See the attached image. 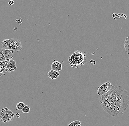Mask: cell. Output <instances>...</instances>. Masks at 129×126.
<instances>
[{"label":"cell","mask_w":129,"mask_h":126,"mask_svg":"<svg viewBox=\"0 0 129 126\" xmlns=\"http://www.w3.org/2000/svg\"><path fill=\"white\" fill-rule=\"evenodd\" d=\"M21 111L24 113H28L30 111L29 106L28 105L25 106Z\"/></svg>","instance_id":"cell-13"},{"label":"cell","mask_w":129,"mask_h":126,"mask_svg":"<svg viewBox=\"0 0 129 126\" xmlns=\"http://www.w3.org/2000/svg\"><path fill=\"white\" fill-rule=\"evenodd\" d=\"M14 2L13 0H10L8 2L9 5L13 6L14 4Z\"/></svg>","instance_id":"cell-17"},{"label":"cell","mask_w":129,"mask_h":126,"mask_svg":"<svg viewBox=\"0 0 129 126\" xmlns=\"http://www.w3.org/2000/svg\"><path fill=\"white\" fill-rule=\"evenodd\" d=\"M4 61V55L2 51V49H0V62Z\"/></svg>","instance_id":"cell-16"},{"label":"cell","mask_w":129,"mask_h":126,"mask_svg":"<svg viewBox=\"0 0 129 126\" xmlns=\"http://www.w3.org/2000/svg\"><path fill=\"white\" fill-rule=\"evenodd\" d=\"M4 71V68L2 66H0V75H2V73H3V71ZM1 76V75H0Z\"/></svg>","instance_id":"cell-18"},{"label":"cell","mask_w":129,"mask_h":126,"mask_svg":"<svg viewBox=\"0 0 129 126\" xmlns=\"http://www.w3.org/2000/svg\"><path fill=\"white\" fill-rule=\"evenodd\" d=\"M60 74L58 71L51 69L48 73V76L49 78L52 79H56L59 76Z\"/></svg>","instance_id":"cell-10"},{"label":"cell","mask_w":129,"mask_h":126,"mask_svg":"<svg viewBox=\"0 0 129 126\" xmlns=\"http://www.w3.org/2000/svg\"><path fill=\"white\" fill-rule=\"evenodd\" d=\"M2 51L4 55V60L6 61L8 59H11L13 57V53L14 51L12 50H6L2 49Z\"/></svg>","instance_id":"cell-8"},{"label":"cell","mask_w":129,"mask_h":126,"mask_svg":"<svg viewBox=\"0 0 129 126\" xmlns=\"http://www.w3.org/2000/svg\"><path fill=\"white\" fill-rule=\"evenodd\" d=\"M129 105V93L124 90L120 96L115 101L103 109L110 116H120L122 115Z\"/></svg>","instance_id":"cell-1"},{"label":"cell","mask_w":129,"mask_h":126,"mask_svg":"<svg viewBox=\"0 0 129 126\" xmlns=\"http://www.w3.org/2000/svg\"><path fill=\"white\" fill-rule=\"evenodd\" d=\"M124 45L126 52L129 55V43H124Z\"/></svg>","instance_id":"cell-15"},{"label":"cell","mask_w":129,"mask_h":126,"mask_svg":"<svg viewBox=\"0 0 129 126\" xmlns=\"http://www.w3.org/2000/svg\"><path fill=\"white\" fill-rule=\"evenodd\" d=\"M14 115H15L17 118H19L20 117V114L19 113H16L14 114Z\"/></svg>","instance_id":"cell-20"},{"label":"cell","mask_w":129,"mask_h":126,"mask_svg":"<svg viewBox=\"0 0 129 126\" xmlns=\"http://www.w3.org/2000/svg\"><path fill=\"white\" fill-rule=\"evenodd\" d=\"M1 43L5 49L12 50L14 51H18L22 49L21 41L18 39L5 40Z\"/></svg>","instance_id":"cell-4"},{"label":"cell","mask_w":129,"mask_h":126,"mask_svg":"<svg viewBox=\"0 0 129 126\" xmlns=\"http://www.w3.org/2000/svg\"><path fill=\"white\" fill-rule=\"evenodd\" d=\"M112 84L109 82L103 83L100 86L98 87V89L97 90V94L99 96H101L110 90L112 86Z\"/></svg>","instance_id":"cell-6"},{"label":"cell","mask_w":129,"mask_h":126,"mask_svg":"<svg viewBox=\"0 0 129 126\" xmlns=\"http://www.w3.org/2000/svg\"><path fill=\"white\" fill-rule=\"evenodd\" d=\"M124 43H129V36H128L125 40Z\"/></svg>","instance_id":"cell-19"},{"label":"cell","mask_w":129,"mask_h":126,"mask_svg":"<svg viewBox=\"0 0 129 126\" xmlns=\"http://www.w3.org/2000/svg\"><path fill=\"white\" fill-rule=\"evenodd\" d=\"M85 53L79 51L74 52L69 58L71 66L75 68H78V66L82 65L85 61Z\"/></svg>","instance_id":"cell-3"},{"label":"cell","mask_w":129,"mask_h":126,"mask_svg":"<svg viewBox=\"0 0 129 126\" xmlns=\"http://www.w3.org/2000/svg\"><path fill=\"white\" fill-rule=\"evenodd\" d=\"M25 103L23 102H20L18 103L16 105V109L19 110H22L24 106H25Z\"/></svg>","instance_id":"cell-11"},{"label":"cell","mask_w":129,"mask_h":126,"mask_svg":"<svg viewBox=\"0 0 129 126\" xmlns=\"http://www.w3.org/2000/svg\"><path fill=\"white\" fill-rule=\"evenodd\" d=\"M17 69L16 62L14 60L10 59L8 62L7 67L6 68L5 71L8 73H12Z\"/></svg>","instance_id":"cell-7"},{"label":"cell","mask_w":129,"mask_h":126,"mask_svg":"<svg viewBox=\"0 0 129 126\" xmlns=\"http://www.w3.org/2000/svg\"><path fill=\"white\" fill-rule=\"evenodd\" d=\"M9 59L6 60V61H2L0 62V66H2L4 69V70L5 71L6 68L7 67L8 62L9 61Z\"/></svg>","instance_id":"cell-12"},{"label":"cell","mask_w":129,"mask_h":126,"mask_svg":"<svg viewBox=\"0 0 129 126\" xmlns=\"http://www.w3.org/2000/svg\"><path fill=\"white\" fill-rule=\"evenodd\" d=\"M75 126H81L80 125H76Z\"/></svg>","instance_id":"cell-21"},{"label":"cell","mask_w":129,"mask_h":126,"mask_svg":"<svg viewBox=\"0 0 129 126\" xmlns=\"http://www.w3.org/2000/svg\"><path fill=\"white\" fill-rule=\"evenodd\" d=\"M14 114L7 107H4L0 110V121L4 123L13 121Z\"/></svg>","instance_id":"cell-5"},{"label":"cell","mask_w":129,"mask_h":126,"mask_svg":"<svg viewBox=\"0 0 129 126\" xmlns=\"http://www.w3.org/2000/svg\"><path fill=\"white\" fill-rule=\"evenodd\" d=\"M62 64L57 61H54L51 65V69L54 71L58 72L62 70Z\"/></svg>","instance_id":"cell-9"},{"label":"cell","mask_w":129,"mask_h":126,"mask_svg":"<svg viewBox=\"0 0 129 126\" xmlns=\"http://www.w3.org/2000/svg\"><path fill=\"white\" fill-rule=\"evenodd\" d=\"M124 90L120 86H112L110 90L107 93L99 96V101L102 108L106 107L115 101L122 94Z\"/></svg>","instance_id":"cell-2"},{"label":"cell","mask_w":129,"mask_h":126,"mask_svg":"<svg viewBox=\"0 0 129 126\" xmlns=\"http://www.w3.org/2000/svg\"><path fill=\"white\" fill-rule=\"evenodd\" d=\"M81 122L79 121H75L70 123L68 126H75L77 125H80Z\"/></svg>","instance_id":"cell-14"}]
</instances>
